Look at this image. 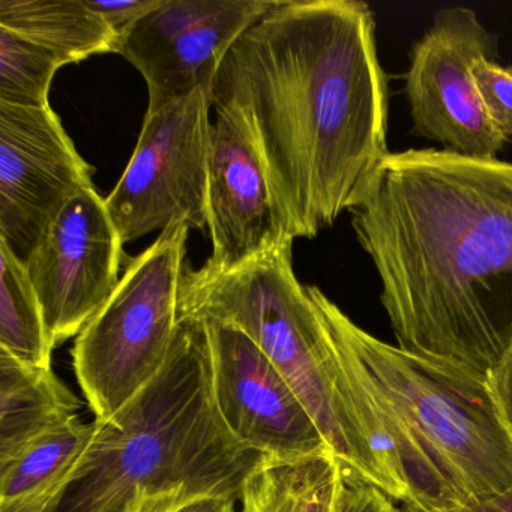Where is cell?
Listing matches in <instances>:
<instances>
[{"instance_id":"cell-24","label":"cell","mask_w":512,"mask_h":512,"mask_svg":"<svg viewBox=\"0 0 512 512\" xmlns=\"http://www.w3.org/2000/svg\"><path fill=\"white\" fill-rule=\"evenodd\" d=\"M236 500L230 497H200L185 503L175 512H235Z\"/></svg>"},{"instance_id":"cell-19","label":"cell","mask_w":512,"mask_h":512,"mask_svg":"<svg viewBox=\"0 0 512 512\" xmlns=\"http://www.w3.org/2000/svg\"><path fill=\"white\" fill-rule=\"evenodd\" d=\"M64 65L55 53L0 26V103L49 107L53 77Z\"/></svg>"},{"instance_id":"cell-10","label":"cell","mask_w":512,"mask_h":512,"mask_svg":"<svg viewBox=\"0 0 512 512\" xmlns=\"http://www.w3.org/2000/svg\"><path fill=\"white\" fill-rule=\"evenodd\" d=\"M124 242L95 188L71 197L26 260L53 346L77 337L115 293Z\"/></svg>"},{"instance_id":"cell-9","label":"cell","mask_w":512,"mask_h":512,"mask_svg":"<svg viewBox=\"0 0 512 512\" xmlns=\"http://www.w3.org/2000/svg\"><path fill=\"white\" fill-rule=\"evenodd\" d=\"M280 0H161L119 35L124 56L148 85V113L214 86L236 41Z\"/></svg>"},{"instance_id":"cell-12","label":"cell","mask_w":512,"mask_h":512,"mask_svg":"<svg viewBox=\"0 0 512 512\" xmlns=\"http://www.w3.org/2000/svg\"><path fill=\"white\" fill-rule=\"evenodd\" d=\"M200 320L208 329L215 403L230 433L269 458L332 452L298 392L262 349L235 326Z\"/></svg>"},{"instance_id":"cell-1","label":"cell","mask_w":512,"mask_h":512,"mask_svg":"<svg viewBox=\"0 0 512 512\" xmlns=\"http://www.w3.org/2000/svg\"><path fill=\"white\" fill-rule=\"evenodd\" d=\"M244 119L287 238H316L364 199L391 152L388 80L361 0H280L230 49L212 107Z\"/></svg>"},{"instance_id":"cell-22","label":"cell","mask_w":512,"mask_h":512,"mask_svg":"<svg viewBox=\"0 0 512 512\" xmlns=\"http://www.w3.org/2000/svg\"><path fill=\"white\" fill-rule=\"evenodd\" d=\"M119 35L161 4V0H85Z\"/></svg>"},{"instance_id":"cell-15","label":"cell","mask_w":512,"mask_h":512,"mask_svg":"<svg viewBox=\"0 0 512 512\" xmlns=\"http://www.w3.org/2000/svg\"><path fill=\"white\" fill-rule=\"evenodd\" d=\"M0 26L55 53L65 65L118 49V34L85 0H0Z\"/></svg>"},{"instance_id":"cell-16","label":"cell","mask_w":512,"mask_h":512,"mask_svg":"<svg viewBox=\"0 0 512 512\" xmlns=\"http://www.w3.org/2000/svg\"><path fill=\"white\" fill-rule=\"evenodd\" d=\"M95 430V421L86 424L73 416L0 464V511L58 493L94 439Z\"/></svg>"},{"instance_id":"cell-20","label":"cell","mask_w":512,"mask_h":512,"mask_svg":"<svg viewBox=\"0 0 512 512\" xmlns=\"http://www.w3.org/2000/svg\"><path fill=\"white\" fill-rule=\"evenodd\" d=\"M472 76L488 118L506 139H511L512 67H503L497 59L481 58L473 62Z\"/></svg>"},{"instance_id":"cell-5","label":"cell","mask_w":512,"mask_h":512,"mask_svg":"<svg viewBox=\"0 0 512 512\" xmlns=\"http://www.w3.org/2000/svg\"><path fill=\"white\" fill-rule=\"evenodd\" d=\"M292 239L233 271L185 266L181 317L248 335L298 392L343 469L406 503L382 427L341 365L325 323L293 271Z\"/></svg>"},{"instance_id":"cell-8","label":"cell","mask_w":512,"mask_h":512,"mask_svg":"<svg viewBox=\"0 0 512 512\" xmlns=\"http://www.w3.org/2000/svg\"><path fill=\"white\" fill-rule=\"evenodd\" d=\"M497 59V40L475 11H437L410 52L407 101L413 133L446 151L494 160L508 142L488 118L472 76L473 62Z\"/></svg>"},{"instance_id":"cell-18","label":"cell","mask_w":512,"mask_h":512,"mask_svg":"<svg viewBox=\"0 0 512 512\" xmlns=\"http://www.w3.org/2000/svg\"><path fill=\"white\" fill-rule=\"evenodd\" d=\"M55 349L25 262L0 241V350L34 367H52Z\"/></svg>"},{"instance_id":"cell-17","label":"cell","mask_w":512,"mask_h":512,"mask_svg":"<svg viewBox=\"0 0 512 512\" xmlns=\"http://www.w3.org/2000/svg\"><path fill=\"white\" fill-rule=\"evenodd\" d=\"M341 464L332 452L263 458L241 494V512H332Z\"/></svg>"},{"instance_id":"cell-25","label":"cell","mask_w":512,"mask_h":512,"mask_svg":"<svg viewBox=\"0 0 512 512\" xmlns=\"http://www.w3.org/2000/svg\"><path fill=\"white\" fill-rule=\"evenodd\" d=\"M400 512L424 511H418V509L403 506ZM446 512H512V493L505 494V496L494 497V499L487 500V502L484 503H479V505L472 506V508L454 509V511Z\"/></svg>"},{"instance_id":"cell-3","label":"cell","mask_w":512,"mask_h":512,"mask_svg":"<svg viewBox=\"0 0 512 512\" xmlns=\"http://www.w3.org/2000/svg\"><path fill=\"white\" fill-rule=\"evenodd\" d=\"M97 430L43 512H175L241 499L265 455L239 442L215 403L205 322L181 317L157 377Z\"/></svg>"},{"instance_id":"cell-14","label":"cell","mask_w":512,"mask_h":512,"mask_svg":"<svg viewBox=\"0 0 512 512\" xmlns=\"http://www.w3.org/2000/svg\"><path fill=\"white\" fill-rule=\"evenodd\" d=\"M82 406L52 367H34L0 350V464Z\"/></svg>"},{"instance_id":"cell-11","label":"cell","mask_w":512,"mask_h":512,"mask_svg":"<svg viewBox=\"0 0 512 512\" xmlns=\"http://www.w3.org/2000/svg\"><path fill=\"white\" fill-rule=\"evenodd\" d=\"M52 107L0 103V241L23 262L62 206L94 187Z\"/></svg>"},{"instance_id":"cell-6","label":"cell","mask_w":512,"mask_h":512,"mask_svg":"<svg viewBox=\"0 0 512 512\" xmlns=\"http://www.w3.org/2000/svg\"><path fill=\"white\" fill-rule=\"evenodd\" d=\"M187 224L130 260L115 293L76 337L73 365L95 419L124 409L169 359L178 331Z\"/></svg>"},{"instance_id":"cell-2","label":"cell","mask_w":512,"mask_h":512,"mask_svg":"<svg viewBox=\"0 0 512 512\" xmlns=\"http://www.w3.org/2000/svg\"><path fill=\"white\" fill-rule=\"evenodd\" d=\"M350 214L398 347L488 380L512 343V163L391 152Z\"/></svg>"},{"instance_id":"cell-23","label":"cell","mask_w":512,"mask_h":512,"mask_svg":"<svg viewBox=\"0 0 512 512\" xmlns=\"http://www.w3.org/2000/svg\"><path fill=\"white\" fill-rule=\"evenodd\" d=\"M487 382L500 416L512 437V343L503 353Z\"/></svg>"},{"instance_id":"cell-26","label":"cell","mask_w":512,"mask_h":512,"mask_svg":"<svg viewBox=\"0 0 512 512\" xmlns=\"http://www.w3.org/2000/svg\"><path fill=\"white\" fill-rule=\"evenodd\" d=\"M55 494L50 496L38 497V499L31 500V502L25 503V505L17 506L14 509H8V511L0 512H43L46 506L49 505L50 500L53 499Z\"/></svg>"},{"instance_id":"cell-21","label":"cell","mask_w":512,"mask_h":512,"mask_svg":"<svg viewBox=\"0 0 512 512\" xmlns=\"http://www.w3.org/2000/svg\"><path fill=\"white\" fill-rule=\"evenodd\" d=\"M391 496L341 466L332 512H400Z\"/></svg>"},{"instance_id":"cell-13","label":"cell","mask_w":512,"mask_h":512,"mask_svg":"<svg viewBox=\"0 0 512 512\" xmlns=\"http://www.w3.org/2000/svg\"><path fill=\"white\" fill-rule=\"evenodd\" d=\"M208 176L206 265L227 272L287 241L253 137L232 107H214ZM293 241V239H292Z\"/></svg>"},{"instance_id":"cell-4","label":"cell","mask_w":512,"mask_h":512,"mask_svg":"<svg viewBox=\"0 0 512 512\" xmlns=\"http://www.w3.org/2000/svg\"><path fill=\"white\" fill-rule=\"evenodd\" d=\"M346 373L382 427L404 506L472 508L512 493V437L487 380L368 334L307 286Z\"/></svg>"},{"instance_id":"cell-7","label":"cell","mask_w":512,"mask_h":512,"mask_svg":"<svg viewBox=\"0 0 512 512\" xmlns=\"http://www.w3.org/2000/svg\"><path fill=\"white\" fill-rule=\"evenodd\" d=\"M212 86L146 113L124 175L106 199L122 242L187 224L208 229Z\"/></svg>"}]
</instances>
